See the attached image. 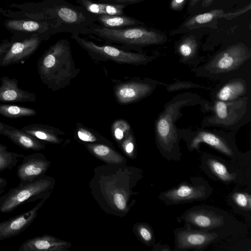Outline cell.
<instances>
[{
  "label": "cell",
  "mask_w": 251,
  "mask_h": 251,
  "mask_svg": "<svg viewBox=\"0 0 251 251\" xmlns=\"http://www.w3.org/2000/svg\"><path fill=\"white\" fill-rule=\"evenodd\" d=\"M251 56V50L242 43L230 46L215 55L204 66V72L218 76L238 69Z\"/></svg>",
  "instance_id": "6"
},
{
  "label": "cell",
  "mask_w": 251,
  "mask_h": 251,
  "mask_svg": "<svg viewBox=\"0 0 251 251\" xmlns=\"http://www.w3.org/2000/svg\"><path fill=\"white\" fill-rule=\"evenodd\" d=\"M234 203L240 208L251 210V197L250 194L242 192H236L232 195Z\"/></svg>",
  "instance_id": "32"
},
{
  "label": "cell",
  "mask_w": 251,
  "mask_h": 251,
  "mask_svg": "<svg viewBox=\"0 0 251 251\" xmlns=\"http://www.w3.org/2000/svg\"><path fill=\"white\" fill-rule=\"evenodd\" d=\"M7 185V181L4 178L0 177V191L3 190Z\"/></svg>",
  "instance_id": "38"
},
{
  "label": "cell",
  "mask_w": 251,
  "mask_h": 251,
  "mask_svg": "<svg viewBox=\"0 0 251 251\" xmlns=\"http://www.w3.org/2000/svg\"><path fill=\"white\" fill-rule=\"evenodd\" d=\"M208 195L203 185L181 184L161 195V199L169 204H177L186 201L204 199Z\"/></svg>",
  "instance_id": "13"
},
{
  "label": "cell",
  "mask_w": 251,
  "mask_h": 251,
  "mask_svg": "<svg viewBox=\"0 0 251 251\" xmlns=\"http://www.w3.org/2000/svg\"><path fill=\"white\" fill-rule=\"evenodd\" d=\"M201 143H205L228 156L233 155L231 148L222 137L210 132L202 131L198 133L191 142V149H197Z\"/></svg>",
  "instance_id": "20"
},
{
  "label": "cell",
  "mask_w": 251,
  "mask_h": 251,
  "mask_svg": "<svg viewBox=\"0 0 251 251\" xmlns=\"http://www.w3.org/2000/svg\"><path fill=\"white\" fill-rule=\"evenodd\" d=\"M7 149L6 146L0 143V151H6Z\"/></svg>",
  "instance_id": "41"
},
{
  "label": "cell",
  "mask_w": 251,
  "mask_h": 251,
  "mask_svg": "<svg viewBox=\"0 0 251 251\" xmlns=\"http://www.w3.org/2000/svg\"><path fill=\"white\" fill-rule=\"evenodd\" d=\"M185 220L198 227L208 229L221 226L224 223L221 215L204 209L190 211L185 216Z\"/></svg>",
  "instance_id": "19"
},
{
  "label": "cell",
  "mask_w": 251,
  "mask_h": 251,
  "mask_svg": "<svg viewBox=\"0 0 251 251\" xmlns=\"http://www.w3.org/2000/svg\"><path fill=\"white\" fill-rule=\"evenodd\" d=\"M144 0H97L96 1L118 5H128L138 3Z\"/></svg>",
  "instance_id": "33"
},
{
  "label": "cell",
  "mask_w": 251,
  "mask_h": 251,
  "mask_svg": "<svg viewBox=\"0 0 251 251\" xmlns=\"http://www.w3.org/2000/svg\"><path fill=\"white\" fill-rule=\"evenodd\" d=\"M42 39L33 36L21 41L12 43L7 51L0 58V66L17 64L27 59L39 47Z\"/></svg>",
  "instance_id": "11"
},
{
  "label": "cell",
  "mask_w": 251,
  "mask_h": 251,
  "mask_svg": "<svg viewBox=\"0 0 251 251\" xmlns=\"http://www.w3.org/2000/svg\"><path fill=\"white\" fill-rule=\"evenodd\" d=\"M192 100V98L187 96L177 97L158 117L155 123V132L157 141L162 148L169 150L176 142V131L174 125L176 118H174L178 115L179 108L188 104Z\"/></svg>",
  "instance_id": "7"
},
{
  "label": "cell",
  "mask_w": 251,
  "mask_h": 251,
  "mask_svg": "<svg viewBox=\"0 0 251 251\" xmlns=\"http://www.w3.org/2000/svg\"><path fill=\"white\" fill-rule=\"evenodd\" d=\"M141 238L146 242H150L152 240V233L151 230L146 226H141L139 230Z\"/></svg>",
  "instance_id": "34"
},
{
  "label": "cell",
  "mask_w": 251,
  "mask_h": 251,
  "mask_svg": "<svg viewBox=\"0 0 251 251\" xmlns=\"http://www.w3.org/2000/svg\"><path fill=\"white\" fill-rule=\"evenodd\" d=\"M21 129L40 140L53 144L60 143L63 139L60 136L65 134L58 128L42 124H30Z\"/></svg>",
  "instance_id": "18"
},
{
  "label": "cell",
  "mask_w": 251,
  "mask_h": 251,
  "mask_svg": "<svg viewBox=\"0 0 251 251\" xmlns=\"http://www.w3.org/2000/svg\"><path fill=\"white\" fill-rule=\"evenodd\" d=\"M207 165L218 178L225 182H230L235 179V175L230 173L226 167L220 161L210 158L207 160Z\"/></svg>",
  "instance_id": "29"
},
{
  "label": "cell",
  "mask_w": 251,
  "mask_h": 251,
  "mask_svg": "<svg viewBox=\"0 0 251 251\" xmlns=\"http://www.w3.org/2000/svg\"><path fill=\"white\" fill-rule=\"evenodd\" d=\"M50 162L42 153L36 152L24 156L18 166L17 176L20 184H24L41 178L47 171Z\"/></svg>",
  "instance_id": "10"
},
{
  "label": "cell",
  "mask_w": 251,
  "mask_h": 251,
  "mask_svg": "<svg viewBox=\"0 0 251 251\" xmlns=\"http://www.w3.org/2000/svg\"><path fill=\"white\" fill-rule=\"evenodd\" d=\"M186 0H172L170 7L175 11L181 10Z\"/></svg>",
  "instance_id": "36"
},
{
  "label": "cell",
  "mask_w": 251,
  "mask_h": 251,
  "mask_svg": "<svg viewBox=\"0 0 251 251\" xmlns=\"http://www.w3.org/2000/svg\"><path fill=\"white\" fill-rule=\"evenodd\" d=\"M7 28L20 31L33 32L39 30L46 31L50 29L48 22L43 24L33 21L9 20L6 23Z\"/></svg>",
  "instance_id": "26"
},
{
  "label": "cell",
  "mask_w": 251,
  "mask_h": 251,
  "mask_svg": "<svg viewBox=\"0 0 251 251\" xmlns=\"http://www.w3.org/2000/svg\"><path fill=\"white\" fill-rule=\"evenodd\" d=\"M198 43L194 37L184 38L178 44L177 51L184 60L192 58L196 54Z\"/></svg>",
  "instance_id": "28"
},
{
  "label": "cell",
  "mask_w": 251,
  "mask_h": 251,
  "mask_svg": "<svg viewBox=\"0 0 251 251\" xmlns=\"http://www.w3.org/2000/svg\"><path fill=\"white\" fill-rule=\"evenodd\" d=\"M105 44H116L126 50H136L146 46L161 44L165 36L154 29L143 25L110 29L95 23L90 29V34Z\"/></svg>",
  "instance_id": "3"
},
{
  "label": "cell",
  "mask_w": 251,
  "mask_h": 251,
  "mask_svg": "<svg viewBox=\"0 0 251 251\" xmlns=\"http://www.w3.org/2000/svg\"><path fill=\"white\" fill-rule=\"evenodd\" d=\"M79 35H72L71 38L95 60L139 66L147 64L154 58L144 53L132 52L112 44L98 45Z\"/></svg>",
  "instance_id": "4"
},
{
  "label": "cell",
  "mask_w": 251,
  "mask_h": 251,
  "mask_svg": "<svg viewBox=\"0 0 251 251\" xmlns=\"http://www.w3.org/2000/svg\"><path fill=\"white\" fill-rule=\"evenodd\" d=\"M251 9V4L234 12L225 13L222 9H214L208 12L195 15L186 21L181 26V30H190L200 27L219 18L231 20Z\"/></svg>",
  "instance_id": "17"
},
{
  "label": "cell",
  "mask_w": 251,
  "mask_h": 251,
  "mask_svg": "<svg viewBox=\"0 0 251 251\" xmlns=\"http://www.w3.org/2000/svg\"><path fill=\"white\" fill-rule=\"evenodd\" d=\"M42 83L56 91L69 85L79 73L73 59L70 41L61 39L50 46L37 62Z\"/></svg>",
  "instance_id": "1"
},
{
  "label": "cell",
  "mask_w": 251,
  "mask_h": 251,
  "mask_svg": "<svg viewBox=\"0 0 251 251\" xmlns=\"http://www.w3.org/2000/svg\"><path fill=\"white\" fill-rule=\"evenodd\" d=\"M247 84L241 79L229 80L222 85L216 94V100L229 101L239 99L247 92Z\"/></svg>",
  "instance_id": "21"
},
{
  "label": "cell",
  "mask_w": 251,
  "mask_h": 251,
  "mask_svg": "<svg viewBox=\"0 0 251 251\" xmlns=\"http://www.w3.org/2000/svg\"><path fill=\"white\" fill-rule=\"evenodd\" d=\"M214 0H203L202 2V6L206 7L209 6Z\"/></svg>",
  "instance_id": "39"
},
{
  "label": "cell",
  "mask_w": 251,
  "mask_h": 251,
  "mask_svg": "<svg viewBox=\"0 0 251 251\" xmlns=\"http://www.w3.org/2000/svg\"><path fill=\"white\" fill-rule=\"evenodd\" d=\"M0 102H34L36 100L37 97L34 93L18 87L17 79L3 76L0 78Z\"/></svg>",
  "instance_id": "15"
},
{
  "label": "cell",
  "mask_w": 251,
  "mask_h": 251,
  "mask_svg": "<svg viewBox=\"0 0 251 251\" xmlns=\"http://www.w3.org/2000/svg\"><path fill=\"white\" fill-rule=\"evenodd\" d=\"M61 243L54 237L44 235L26 240L20 246L19 251H48L58 249Z\"/></svg>",
  "instance_id": "23"
},
{
  "label": "cell",
  "mask_w": 251,
  "mask_h": 251,
  "mask_svg": "<svg viewBox=\"0 0 251 251\" xmlns=\"http://www.w3.org/2000/svg\"><path fill=\"white\" fill-rule=\"evenodd\" d=\"M47 18L51 33H70L72 35L90 34L91 26L97 17L80 5L66 0H50L46 10Z\"/></svg>",
  "instance_id": "2"
},
{
  "label": "cell",
  "mask_w": 251,
  "mask_h": 251,
  "mask_svg": "<svg viewBox=\"0 0 251 251\" xmlns=\"http://www.w3.org/2000/svg\"><path fill=\"white\" fill-rule=\"evenodd\" d=\"M131 131L129 123L125 119H119L115 120L111 126V134L118 142L125 139Z\"/></svg>",
  "instance_id": "31"
},
{
  "label": "cell",
  "mask_w": 251,
  "mask_h": 251,
  "mask_svg": "<svg viewBox=\"0 0 251 251\" xmlns=\"http://www.w3.org/2000/svg\"><path fill=\"white\" fill-rule=\"evenodd\" d=\"M25 213L0 222V241L16 236L24 231L35 220L45 200Z\"/></svg>",
  "instance_id": "12"
},
{
  "label": "cell",
  "mask_w": 251,
  "mask_h": 251,
  "mask_svg": "<svg viewBox=\"0 0 251 251\" xmlns=\"http://www.w3.org/2000/svg\"><path fill=\"white\" fill-rule=\"evenodd\" d=\"M200 0H190V6L192 7L196 4Z\"/></svg>",
  "instance_id": "40"
},
{
  "label": "cell",
  "mask_w": 251,
  "mask_h": 251,
  "mask_svg": "<svg viewBox=\"0 0 251 251\" xmlns=\"http://www.w3.org/2000/svg\"><path fill=\"white\" fill-rule=\"evenodd\" d=\"M248 101L246 98L229 101L216 100L213 106L214 115L208 118V123L223 127H232L247 112Z\"/></svg>",
  "instance_id": "9"
},
{
  "label": "cell",
  "mask_w": 251,
  "mask_h": 251,
  "mask_svg": "<svg viewBox=\"0 0 251 251\" xmlns=\"http://www.w3.org/2000/svg\"><path fill=\"white\" fill-rule=\"evenodd\" d=\"M24 156L22 154L7 150L0 151V173L6 170H11Z\"/></svg>",
  "instance_id": "30"
},
{
  "label": "cell",
  "mask_w": 251,
  "mask_h": 251,
  "mask_svg": "<svg viewBox=\"0 0 251 251\" xmlns=\"http://www.w3.org/2000/svg\"><path fill=\"white\" fill-rule=\"evenodd\" d=\"M53 186V180L48 176L24 184L19 183L0 196V212L10 213L23 204L46 199Z\"/></svg>",
  "instance_id": "5"
},
{
  "label": "cell",
  "mask_w": 251,
  "mask_h": 251,
  "mask_svg": "<svg viewBox=\"0 0 251 251\" xmlns=\"http://www.w3.org/2000/svg\"><path fill=\"white\" fill-rule=\"evenodd\" d=\"M75 136L84 142L97 144H111L110 141L92 128L86 127L81 123H77L75 130Z\"/></svg>",
  "instance_id": "25"
},
{
  "label": "cell",
  "mask_w": 251,
  "mask_h": 251,
  "mask_svg": "<svg viewBox=\"0 0 251 251\" xmlns=\"http://www.w3.org/2000/svg\"><path fill=\"white\" fill-rule=\"evenodd\" d=\"M96 23L101 26L119 29L131 26L144 25V23L125 15H96Z\"/></svg>",
  "instance_id": "22"
},
{
  "label": "cell",
  "mask_w": 251,
  "mask_h": 251,
  "mask_svg": "<svg viewBox=\"0 0 251 251\" xmlns=\"http://www.w3.org/2000/svg\"><path fill=\"white\" fill-rule=\"evenodd\" d=\"M12 43H0V58L6 53L12 45Z\"/></svg>",
  "instance_id": "37"
},
{
  "label": "cell",
  "mask_w": 251,
  "mask_h": 251,
  "mask_svg": "<svg viewBox=\"0 0 251 251\" xmlns=\"http://www.w3.org/2000/svg\"><path fill=\"white\" fill-rule=\"evenodd\" d=\"M217 235L215 233L202 232L187 228L177 232L176 248L177 250L201 249L214 240Z\"/></svg>",
  "instance_id": "14"
},
{
  "label": "cell",
  "mask_w": 251,
  "mask_h": 251,
  "mask_svg": "<svg viewBox=\"0 0 251 251\" xmlns=\"http://www.w3.org/2000/svg\"><path fill=\"white\" fill-rule=\"evenodd\" d=\"M76 2L88 12L96 15H125V5L112 4L91 0H76Z\"/></svg>",
  "instance_id": "24"
},
{
  "label": "cell",
  "mask_w": 251,
  "mask_h": 251,
  "mask_svg": "<svg viewBox=\"0 0 251 251\" xmlns=\"http://www.w3.org/2000/svg\"><path fill=\"white\" fill-rule=\"evenodd\" d=\"M0 134L7 137L15 144L25 150L39 151L44 150L46 144L21 129L0 121Z\"/></svg>",
  "instance_id": "16"
},
{
  "label": "cell",
  "mask_w": 251,
  "mask_h": 251,
  "mask_svg": "<svg viewBox=\"0 0 251 251\" xmlns=\"http://www.w3.org/2000/svg\"><path fill=\"white\" fill-rule=\"evenodd\" d=\"M155 83L147 78H132L119 81L113 86L116 101L120 105L136 102L150 95L155 87Z\"/></svg>",
  "instance_id": "8"
},
{
  "label": "cell",
  "mask_w": 251,
  "mask_h": 251,
  "mask_svg": "<svg viewBox=\"0 0 251 251\" xmlns=\"http://www.w3.org/2000/svg\"><path fill=\"white\" fill-rule=\"evenodd\" d=\"M114 202L119 209H124L126 206V201L124 196L120 193H116L114 197Z\"/></svg>",
  "instance_id": "35"
},
{
  "label": "cell",
  "mask_w": 251,
  "mask_h": 251,
  "mask_svg": "<svg viewBox=\"0 0 251 251\" xmlns=\"http://www.w3.org/2000/svg\"><path fill=\"white\" fill-rule=\"evenodd\" d=\"M37 111L31 108L9 104H0V115L9 118L35 116Z\"/></svg>",
  "instance_id": "27"
}]
</instances>
